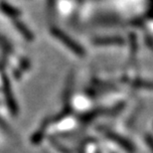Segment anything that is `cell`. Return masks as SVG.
I'll return each instance as SVG.
<instances>
[{"label":"cell","mask_w":153,"mask_h":153,"mask_svg":"<svg viewBox=\"0 0 153 153\" xmlns=\"http://www.w3.org/2000/svg\"><path fill=\"white\" fill-rule=\"evenodd\" d=\"M56 35H57V37H59L61 40H62L63 43H65V44L68 45L69 48L71 49L72 51H74L76 54H78L79 56H84V55H85L84 49H82V47H79V46L76 44V43L71 41V40H69L70 38H68L67 36L65 37V35L61 34L60 32H56Z\"/></svg>","instance_id":"cell-1"},{"label":"cell","mask_w":153,"mask_h":153,"mask_svg":"<svg viewBox=\"0 0 153 153\" xmlns=\"http://www.w3.org/2000/svg\"><path fill=\"white\" fill-rule=\"evenodd\" d=\"M105 134L108 135V137L109 139H111L112 141H114L117 143L118 145H120L122 146L124 149H126L127 151H132L133 150V147H132V145L130 144L129 142L127 141L126 139H124L123 137H120V136H118V135H116V133H114V132H111V131H106Z\"/></svg>","instance_id":"cell-2"}]
</instances>
